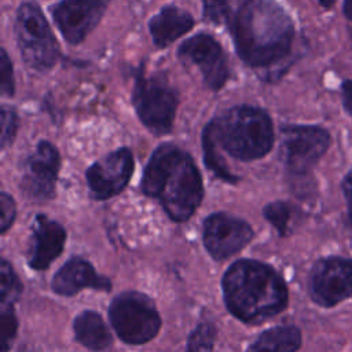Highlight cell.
<instances>
[{
  "mask_svg": "<svg viewBox=\"0 0 352 352\" xmlns=\"http://www.w3.org/2000/svg\"><path fill=\"white\" fill-rule=\"evenodd\" d=\"M238 56L265 78L285 72L296 38L289 12L278 0H232L224 23Z\"/></svg>",
  "mask_w": 352,
  "mask_h": 352,
  "instance_id": "1",
  "label": "cell"
},
{
  "mask_svg": "<svg viewBox=\"0 0 352 352\" xmlns=\"http://www.w3.org/2000/svg\"><path fill=\"white\" fill-rule=\"evenodd\" d=\"M176 221H184L202 199V179L192 158L175 144H161L151 155L142 183Z\"/></svg>",
  "mask_w": 352,
  "mask_h": 352,
  "instance_id": "2",
  "label": "cell"
},
{
  "mask_svg": "<svg viewBox=\"0 0 352 352\" xmlns=\"http://www.w3.org/2000/svg\"><path fill=\"white\" fill-rule=\"evenodd\" d=\"M227 308L238 319L258 323L287 305V287L270 267L253 260L234 263L223 278Z\"/></svg>",
  "mask_w": 352,
  "mask_h": 352,
  "instance_id": "3",
  "label": "cell"
},
{
  "mask_svg": "<svg viewBox=\"0 0 352 352\" xmlns=\"http://www.w3.org/2000/svg\"><path fill=\"white\" fill-rule=\"evenodd\" d=\"M208 125L217 147L242 161L261 158L274 146L272 120L264 109L257 106H234Z\"/></svg>",
  "mask_w": 352,
  "mask_h": 352,
  "instance_id": "4",
  "label": "cell"
},
{
  "mask_svg": "<svg viewBox=\"0 0 352 352\" xmlns=\"http://www.w3.org/2000/svg\"><path fill=\"white\" fill-rule=\"evenodd\" d=\"M14 32L21 58L28 67L45 73L60 56L59 44L41 8L32 1L19 4L15 15Z\"/></svg>",
  "mask_w": 352,
  "mask_h": 352,
  "instance_id": "5",
  "label": "cell"
},
{
  "mask_svg": "<svg viewBox=\"0 0 352 352\" xmlns=\"http://www.w3.org/2000/svg\"><path fill=\"white\" fill-rule=\"evenodd\" d=\"M132 104L147 129L164 135L173 126L179 95L165 77L147 74L144 65H140L133 70Z\"/></svg>",
  "mask_w": 352,
  "mask_h": 352,
  "instance_id": "6",
  "label": "cell"
},
{
  "mask_svg": "<svg viewBox=\"0 0 352 352\" xmlns=\"http://www.w3.org/2000/svg\"><path fill=\"white\" fill-rule=\"evenodd\" d=\"M109 318L117 336L135 345L154 338L161 326L153 301L136 292H126L116 297L109 308Z\"/></svg>",
  "mask_w": 352,
  "mask_h": 352,
  "instance_id": "7",
  "label": "cell"
},
{
  "mask_svg": "<svg viewBox=\"0 0 352 352\" xmlns=\"http://www.w3.org/2000/svg\"><path fill=\"white\" fill-rule=\"evenodd\" d=\"M282 157L287 170L296 176H305L326 154L331 136L319 125L287 124L280 128Z\"/></svg>",
  "mask_w": 352,
  "mask_h": 352,
  "instance_id": "8",
  "label": "cell"
},
{
  "mask_svg": "<svg viewBox=\"0 0 352 352\" xmlns=\"http://www.w3.org/2000/svg\"><path fill=\"white\" fill-rule=\"evenodd\" d=\"M184 63L194 65L210 91H220L230 78V66L221 44L209 33L201 32L184 40L177 48Z\"/></svg>",
  "mask_w": 352,
  "mask_h": 352,
  "instance_id": "9",
  "label": "cell"
},
{
  "mask_svg": "<svg viewBox=\"0 0 352 352\" xmlns=\"http://www.w3.org/2000/svg\"><path fill=\"white\" fill-rule=\"evenodd\" d=\"M308 286L311 298L324 308L352 298V258L331 256L318 260L311 270Z\"/></svg>",
  "mask_w": 352,
  "mask_h": 352,
  "instance_id": "10",
  "label": "cell"
},
{
  "mask_svg": "<svg viewBox=\"0 0 352 352\" xmlns=\"http://www.w3.org/2000/svg\"><path fill=\"white\" fill-rule=\"evenodd\" d=\"M110 0H60L51 7L52 19L72 45L81 44L100 22Z\"/></svg>",
  "mask_w": 352,
  "mask_h": 352,
  "instance_id": "11",
  "label": "cell"
},
{
  "mask_svg": "<svg viewBox=\"0 0 352 352\" xmlns=\"http://www.w3.org/2000/svg\"><path fill=\"white\" fill-rule=\"evenodd\" d=\"M253 238L250 226L234 216L214 213L205 220L204 243L216 260H224L243 249Z\"/></svg>",
  "mask_w": 352,
  "mask_h": 352,
  "instance_id": "12",
  "label": "cell"
},
{
  "mask_svg": "<svg viewBox=\"0 0 352 352\" xmlns=\"http://www.w3.org/2000/svg\"><path fill=\"white\" fill-rule=\"evenodd\" d=\"M132 172L133 157L131 150L126 147L118 148L88 168V187L95 198H110L118 194L126 186Z\"/></svg>",
  "mask_w": 352,
  "mask_h": 352,
  "instance_id": "13",
  "label": "cell"
},
{
  "mask_svg": "<svg viewBox=\"0 0 352 352\" xmlns=\"http://www.w3.org/2000/svg\"><path fill=\"white\" fill-rule=\"evenodd\" d=\"M59 170V153L56 147L41 140L25 164L22 177L23 190L36 199L52 197Z\"/></svg>",
  "mask_w": 352,
  "mask_h": 352,
  "instance_id": "14",
  "label": "cell"
},
{
  "mask_svg": "<svg viewBox=\"0 0 352 352\" xmlns=\"http://www.w3.org/2000/svg\"><path fill=\"white\" fill-rule=\"evenodd\" d=\"M65 241L63 227L47 216L38 214L33 224L29 265L37 271L45 270L60 254Z\"/></svg>",
  "mask_w": 352,
  "mask_h": 352,
  "instance_id": "15",
  "label": "cell"
},
{
  "mask_svg": "<svg viewBox=\"0 0 352 352\" xmlns=\"http://www.w3.org/2000/svg\"><path fill=\"white\" fill-rule=\"evenodd\" d=\"M91 287L96 290H110L111 283L107 278L95 272L94 267L81 258H72L54 276L52 289L62 296H72L81 289Z\"/></svg>",
  "mask_w": 352,
  "mask_h": 352,
  "instance_id": "16",
  "label": "cell"
},
{
  "mask_svg": "<svg viewBox=\"0 0 352 352\" xmlns=\"http://www.w3.org/2000/svg\"><path fill=\"white\" fill-rule=\"evenodd\" d=\"M195 25L192 15L177 7L164 6L148 21V32L157 48H165L188 33Z\"/></svg>",
  "mask_w": 352,
  "mask_h": 352,
  "instance_id": "17",
  "label": "cell"
},
{
  "mask_svg": "<svg viewBox=\"0 0 352 352\" xmlns=\"http://www.w3.org/2000/svg\"><path fill=\"white\" fill-rule=\"evenodd\" d=\"M73 327L77 341L92 351H102L111 342L107 326L94 311H84L80 314L76 318Z\"/></svg>",
  "mask_w": 352,
  "mask_h": 352,
  "instance_id": "18",
  "label": "cell"
},
{
  "mask_svg": "<svg viewBox=\"0 0 352 352\" xmlns=\"http://www.w3.org/2000/svg\"><path fill=\"white\" fill-rule=\"evenodd\" d=\"M301 345V333L296 326H276L264 331L248 352H296Z\"/></svg>",
  "mask_w": 352,
  "mask_h": 352,
  "instance_id": "19",
  "label": "cell"
},
{
  "mask_svg": "<svg viewBox=\"0 0 352 352\" xmlns=\"http://www.w3.org/2000/svg\"><path fill=\"white\" fill-rule=\"evenodd\" d=\"M296 213L297 209L289 202H271L264 208L265 219L276 228L282 236L290 232L292 221Z\"/></svg>",
  "mask_w": 352,
  "mask_h": 352,
  "instance_id": "20",
  "label": "cell"
},
{
  "mask_svg": "<svg viewBox=\"0 0 352 352\" xmlns=\"http://www.w3.org/2000/svg\"><path fill=\"white\" fill-rule=\"evenodd\" d=\"M202 146H204V154H205V161L208 168H210L219 177L234 183L236 179L230 173V170L221 161V157L217 154V144L214 142V138L212 135L209 125H206L204 129Z\"/></svg>",
  "mask_w": 352,
  "mask_h": 352,
  "instance_id": "21",
  "label": "cell"
},
{
  "mask_svg": "<svg viewBox=\"0 0 352 352\" xmlns=\"http://www.w3.org/2000/svg\"><path fill=\"white\" fill-rule=\"evenodd\" d=\"M216 338V327L213 323L205 322L197 326L187 342V352H213Z\"/></svg>",
  "mask_w": 352,
  "mask_h": 352,
  "instance_id": "22",
  "label": "cell"
},
{
  "mask_svg": "<svg viewBox=\"0 0 352 352\" xmlns=\"http://www.w3.org/2000/svg\"><path fill=\"white\" fill-rule=\"evenodd\" d=\"M21 290H22V286L19 283L18 276L12 271L11 265L6 260H3L1 261V289H0L1 307L11 305L21 294Z\"/></svg>",
  "mask_w": 352,
  "mask_h": 352,
  "instance_id": "23",
  "label": "cell"
},
{
  "mask_svg": "<svg viewBox=\"0 0 352 352\" xmlns=\"http://www.w3.org/2000/svg\"><path fill=\"white\" fill-rule=\"evenodd\" d=\"M231 6L232 0H202V16L212 25H224Z\"/></svg>",
  "mask_w": 352,
  "mask_h": 352,
  "instance_id": "24",
  "label": "cell"
},
{
  "mask_svg": "<svg viewBox=\"0 0 352 352\" xmlns=\"http://www.w3.org/2000/svg\"><path fill=\"white\" fill-rule=\"evenodd\" d=\"M19 118L14 107L8 104L1 106V147L10 146L16 135Z\"/></svg>",
  "mask_w": 352,
  "mask_h": 352,
  "instance_id": "25",
  "label": "cell"
},
{
  "mask_svg": "<svg viewBox=\"0 0 352 352\" xmlns=\"http://www.w3.org/2000/svg\"><path fill=\"white\" fill-rule=\"evenodd\" d=\"M0 91L4 96H12L15 94L14 65L4 48L0 51Z\"/></svg>",
  "mask_w": 352,
  "mask_h": 352,
  "instance_id": "26",
  "label": "cell"
},
{
  "mask_svg": "<svg viewBox=\"0 0 352 352\" xmlns=\"http://www.w3.org/2000/svg\"><path fill=\"white\" fill-rule=\"evenodd\" d=\"M16 331V319L12 311V307H1V340H3V351L6 352L10 346L12 338Z\"/></svg>",
  "mask_w": 352,
  "mask_h": 352,
  "instance_id": "27",
  "label": "cell"
},
{
  "mask_svg": "<svg viewBox=\"0 0 352 352\" xmlns=\"http://www.w3.org/2000/svg\"><path fill=\"white\" fill-rule=\"evenodd\" d=\"M0 209H1V232L4 234L12 224L15 219V204L14 199L3 192L0 198Z\"/></svg>",
  "mask_w": 352,
  "mask_h": 352,
  "instance_id": "28",
  "label": "cell"
},
{
  "mask_svg": "<svg viewBox=\"0 0 352 352\" xmlns=\"http://www.w3.org/2000/svg\"><path fill=\"white\" fill-rule=\"evenodd\" d=\"M341 188H342V194L345 197L346 205H348V216H349V221L352 226V169L348 170V173L344 176Z\"/></svg>",
  "mask_w": 352,
  "mask_h": 352,
  "instance_id": "29",
  "label": "cell"
},
{
  "mask_svg": "<svg viewBox=\"0 0 352 352\" xmlns=\"http://www.w3.org/2000/svg\"><path fill=\"white\" fill-rule=\"evenodd\" d=\"M341 99L345 111L352 118V80H345L341 84Z\"/></svg>",
  "mask_w": 352,
  "mask_h": 352,
  "instance_id": "30",
  "label": "cell"
},
{
  "mask_svg": "<svg viewBox=\"0 0 352 352\" xmlns=\"http://www.w3.org/2000/svg\"><path fill=\"white\" fill-rule=\"evenodd\" d=\"M342 11L346 19L352 21V0H344L342 3Z\"/></svg>",
  "mask_w": 352,
  "mask_h": 352,
  "instance_id": "31",
  "label": "cell"
},
{
  "mask_svg": "<svg viewBox=\"0 0 352 352\" xmlns=\"http://www.w3.org/2000/svg\"><path fill=\"white\" fill-rule=\"evenodd\" d=\"M319 1V4L324 8V10H330L333 6H334V3H336V0H318Z\"/></svg>",
  "mask_w": 352,
  "mask_h": 352,
  "instance_id": "32",
  "label": "cell"
}]
</instances>
